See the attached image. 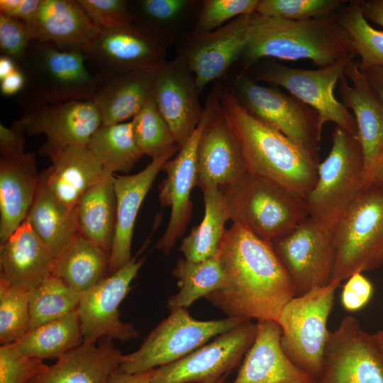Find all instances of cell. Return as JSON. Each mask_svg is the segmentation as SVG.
<instances>
[{"mask_svg": "<svg viewBox=\"0 0 383 383\" xmlns=\"http://www.w3.org/2000/svg\"><path fill=\"white\" fill-rule=\"evenodd\" d=\"M255 339L231 383H316V379L294 364L281 345L282 331L272 320L257 321Z\"/></svg>", "mask_w": 383, "mask_h": 383, "instance_id": "obj_23", "label": "cell"}, {"mask_svg": "<svg viewBox=\"0 0 383 383\" xmlns=\"http://www.w3.org/2000/svg\"><path fill=\"white\" fill-rule=\"evenodd\" d=\"M247 320L227 317L199 321L184 308L171 311L148 334L138 350L123 355L118 370L125 373L137 374L173 362Z\"/></svg>", "mask_w": 383, "mask_h": 383, "instance_id": "obj_9", "label": "cell"}, {"mask_svg": "<svg viewBox=\"0 0 383 383\" xmlns=\"http://www.w3.org/2000/svg\"><path fill=\"white\" fill-rule=\"evenodd\" d=\"M87 147L99 160L105 172L128 173L144 155L132 131L131 121L101 126Z\"/></svg>", "mask_w": 383, "mask_h": 383, "instance_id": "obj_37", "label": "cell"}, {"mask_svg": "<svg viewBox=\"0 0 383 383\" xmlns=\"http://www.w3.org/2000/svg\"><path fill=\"white\" fill-rule=\"evenodd\" d=\"M26 23L33 40L83 53L101 30L77 0H41L35 15Z\"/></svg>", "mask_w": 383, "mask_h": 383, "instance_id": "obj_25", "label": "cell"}, {"mask_svg": "<svg viewBox=\"0 0 383 383\" xmlns=\"http://www.w3.org/2000/svg\"><path fill=\"white\" fill-rule=\"evenodd\" d=\"M260 0H206L201 2L192 35L215 30L232 20L256 12Z\"/></svg>", "mask_w": 383, "mask_h": 383, "instance_id": "obj_44", "label": "cell"}, {"mask_svg": "<svg viewBox=\"0 0 383 383\" xmlns=\"http://www.w3.org/2000/svg\"><path fill=\"white\" fill-rule=\"evenodd\" d=\"M250 16H239L207 33L192 34L184 43L178 56L194 74L200 93L240 59L249 35Z\"/></svg>", "mask_w": 383, "mask_h": 383, "instance_id": "obj_20", "label": "cell"}, {"mask_svg": "<svg viewBox=\"0 0 383 383\" xmlns=\"http://www.w3.org/2000/svg\"><path fill=\"white\" fill-rule=\"evenodd\" d=\"M219 93L218 87L212 89L196 128L177 155L163 165L162 170L166 172V177L160 184L159 199L163 208H171V212L167 226L157 242L156 247L165 255L170 252L184 233L191 220L192 202L190 195L197 182L198 145Z\"/></svg>", "mask_w": 383, "mask_h": 383, "instance_id": "obj_15", "label": "cell"}, {"mask_svg": "<svg viewBox=\"0 0 383 383\" xmlns=\"http://www.w3.org/2000/svg\"><path fill=\"white\" fill-rule=\"evenodd\" d=\"M18 64L11 58L1 55L0 57V80L13 72L18 68Z\"/></svg>", "mask_w": 383, "mask_h": 383, "instance_id": "obj_55", "label": "cell"}, {"mask_svg": "<svg viewBox=\"0 0 383 383\" xmlns=\"http://www.w3.org/2000/svg\"><path fill=\"white\" fill-rule=\"evenodd\" d=\"M221 188L230 220L269 243L309 217L304 199L248 173L238 183Z\"/></svg>", "mask_w": 383, "mask_h": 383, "instance_id": "obj_7", "label": "cell"}, {"mask_svg": "<svg viewBox=\"0 0 383 383\" xmlns=\"http://www.w3.org/2000/svg\"><path fill=\"white\" fill-rule=\"evenodd\" d=\"M41 0H0V14L28 22L35 15Z\"/></svg>", "mask_w": 383, "mask_h": 383, "instance_id": "obj_50", "label": "cell"}, {"mask_svg": "<svg viewBox=\"0 0 383 383\" xmlns=\"http://www.w3.org/2000/svg\"><path fill=\"white\" fill-rule=\"evenodd\" d=\"M377 341L383 350V330L375 333Z\"/></svg>", "mask_w": 383, "mask_h": 383, "instance_id": "obj_57", "label": "cell"}, {"mask_svg": "<svg viewBox=\"0 0 383 383\" xmlns=\"http://www.w3.org/2000/svg\"><path fill=\"white\" fill-rule=\"evenodd\" d=\"M123 355L110 338L99 344L84 341L28 383H109Z\"/></svg>", "mask_w": 383, "mask_h": 383, "instance_id": "obj_27", "label": "cell"}, {"mask_svg": "<svg viewBox=\"0 0 383 383\" xmlns=\"http://www.w3.org/2000/svg\"><path fill=\"white\" fill-rule=\"evenodd\" d=\"M26 218L55 257L79 235L75 209L68 208L53 194L43 172Z\"/></svg>", "mask_w": 383, "mask_h": 383, "instance_id": "obj_31", "label": "cell"}, {"mask_svg": "<svg viewBox=\"0 0 383 383\" xmlns=\"http://www.w3.org/2000/svg\"><path fill=\"white\" fill-rule=\"evenodd\" d=\"M153 370L137 374L125 373L117 370L110 377L109 383H151Z\"/></svg>", "mask_w": 383, "mask_h": 383, "instance_id": "obj_54", "label": "cell"}, {"mask_svg": "<svg viewBox=\"0 0 383 383\" xmlns=\"http://www.w3.org/2000/svg\"><path fill=\"white\" fill-rule=\"evenodd\" d=\"M337 85L341 102L352 110L357 123L367 184L372 182L376 162L383 147V106L372 94L357 60L348 63Z\"/></svg>", "mask_w": 383, "mask_h": 383, "instance_id": "obj_22", "label": "cell"}, {"mask_svg": "<svg viewBox=\"0 0 383 383\" xmlns=\"http://www.w3.org/2000/svg\"><path fill=\"white\" fill-rule=\"evenodd\" d=\"M55 257L27 218L0 245V281L26 291L52 274Z\"/></svg>", "mask_w": 383, "mask_h": 383, "instance_id": "obj_26", "label": "cell"}, {"mask_svg": "<svg viewBox=\"0 0 383 383\" xmlns=\"http://www.w3.org/2000/svg\"><path fill=\"white\" fill-rule=\"evenodd\" d=\"M316 383H383V350L375 333L355 317H344L329 331Z\"/></svg>", "mask_w": 383, "mask_h": 383, "instance_id": "obj_13", "label": "cell"}, {"mask_svg": "<svg viewBox=\"0 0 383 383\" xmlns=\"http://www.w3.org/2000/svg\"><path fill=\"white\" fill-rule=\"evenodd\" d=\"M26 131L20 118L10 127L0 123V157H11L24 152Z\"/></svg>", "mask_w": 383, "mask_h": 383, "instance_id": "obj_49", "label": "cell"}, {"mask_svg": "<svg viewBox=\"0 0 383 383\" xmlns=\"http://www.w3.org/2000/svg\"><path fill=\"white\" fill-rule=\"evenodd\" d=\"M28 292L0 281V343L18 341L29 330Z\"/></svg>", "mask_w": 383, "mask_h": 383, "instance_id": "obj_42", "label": "cell"}, {"mask_svg": "<svg viewBox=\"0 0 383 383\" xmlns=\"http://www.w3.org/2000/svg\"><path fill=\"white\" fill-rule=\"evenodd\" d=\"M333 236L335 264L333 280L383 265V184L370 182L348 206Z\"/></svg>", "mask_w": 383, "mask_h": 383, "instance_id": "obj_5", "label": "cell"}, {"mask_svg": "<svg viewBox=\"0 0 383 383\" xmlns=\"http://www.w3.org/2000/svg\"><path fill=\"white\" fill-rule=\"evenodd\" d=\"M137 256L81 295L77 313L84 342L96 343L103 338L124 342L139 336L133 324L121 320L118 309L144 262Z\"/></svg>", "mask_w": 383, "mask_h": 383, "instance_id": "obj_16", "label": "cell"}, {"mask_svg": "<svg viewBox=\"0 0 383 383\" xmlns=\"http://www.w3.org/2000/svg\"><path fill=\"white\" fill-rule=\"evenodd\" d=\"M346 280L341 292V304L348 311H357L370 301L373 286L362 272L353 273Z\"/></svg>", "mask_w": 383, "mask_h": 383, "instance_id": "obj_48", "label": "cell"}, {"mask_svg": "<svg viewBox=\"0 0 383 383\" xmlns=\"http://www.w3.org/2000/svg\"><path fill=\"white\" fill-rule=\"evenodd\" d=\"M357 55L343 56L333 64L316 70H304L287 67L275 61H269L260 67L257 79L287 89L318 114L319 128L333 122L336 126L357 137V127L353 113L334 96V88L344 74L349 62Z\"/></svg>", "mask_w": 383, "mask_h": 383, "instance_id": "obj_10", "label": "cell"}, {"mask_svg": "<svg viewBox=\"0 0 383 383\" xmlns=\"http://www.w3.org/2000/svg\"><path fill=\"white\" fill-rule=\"evenodd\" d=\"M345 4L335 13L336 18L349 37L362 71L383 67V32L372 28L365 18L358 0Z\"/></svg>", "mask_w": 383, "mask_h": 383, "instance_id": "obj_39", "label": "cell"}, {"mask_svg": "<svg viewBox=\"0 0 383 383\" xmlns=\"http://www.w3.org/2000/svg\"><path fill=\"white\" fill-rule=\"evenodd\" d=\"M216 255L225 281L205 299L227 317L277 322L282 308L296 296V292L271 244L233 223Z\"/></svg>", "mask_w": 383, "mask_h": 383, "instance_id": "obj_1", "label": "cell"}, {"mask_svg": "<svg viewBox=\"0 0 383 383\" xmlns=\"http://www.w3.org/2000/svg\"><path fill=\"white\" fill-rule=\"evenodd\" d=\"M20 120L26 135H45L39 152L50 159L68 147L87 146L102 124L100 113L90 100L38 106L23 111Z\"/></svg>", "mask_w": 383, "mask_h": 383, "instance_id": "obj_17", "label": "cell"}, {"mask_svg": "<svg viewBox=\"0 0 383 383\" xmlns=\"http://www.w3.org/2000/svg\"><path fill=\"white\" fill-rule=\"evenodd\" d=\"M48 366L43 360L23 354L16 343L0 347V383H28Z\"/></svg>", "mask_w": 383, "mask_h": 383, "instance_id": "obj_45", "label": "cell"}, {"mask_svg": "<svg viewBox=\"0 0 383 383\" xmlns=\"http://www.w3.org/2000/svg\"><path fill=\"white\" fill-rule=\"evenodd\" d=\"M176 152H170L152 159L148 166L136 174H114L116 216L110 251V274L123 267L133 258L132 238L141 204L165 163Z\"/></svg>", "mask_w": 383, "mask_h": 383, "instance_id": "obj_24", "label": "cell"}, {"mask_svg": "<svg viewBox=\"0 0 383 383\" xmlns=\"http://www.w3.org/2000/svg\"><path fill=\"white\" fill-rule=\"evenodd\" d=\"M257 323L247 320L184 357L153 370L151 383H214L237 368L252 345Z\"/></svg>", "mask_w": 383, "mask_h": 383, "instance_id": "obj_14", "label": "cell"}, {"mask_svg": "<svg viewBox=\"0 0 383 383\" xmlns=\"http://www.w3.org/2000/svg\"><path fill=\"white\" fill-rule=\"evenodd\" d=\"M345 3L342 0H260L255 13L302 21L333 16Z\"/></svg>", "mask_w": 383, "mask_h": 383, "instance_id": "obj_43", "label": "cell"}, {"mask_svg": "<svg viewBox=\"0 0 383 383\" xmlns=\"http://www.w3.org/2000/svg\"><path fill=\"white\" fill-rule=\"evenodd\" d=\"M356 54L335 14L294 21L250 16L248 41L240 60L248 70L261 60H309L318 68L329 66L343 56Z\"/></svg>", "mask_w": 383, "mask_h": 383, "instance_id": "obj_3", "label": "cell"}, {"mask_svg": "<svg viewBox=\"0 0 383 383\" xmlns=\"http://www.w3.org/2000/svg\"><path fill=\"white\" fill-rule=\"evenodd\" d=\"M168 43L133 23L102 29L84 52L105 77L123 72L157 70L165 61Z\"/></svg>", "mask_w": 383, "mask_h": 383, "instance_id": "obj_18", "label": "cell"}, {"mask_svg": "<svg viewBox=\"0 0 383 383\" xmlns=\"http://www.w3.org/2000/svg\"><path fill=\"white\" fill-rule=\"evenodd\" d=\"M196 171V186L202 190L232 186L248 174L238 140L220 105L219 96L199 140Z\"/></svg>", "mask_w": 383, "mask_h": 383, "instance_id": "obj_21", "label": "cell"}, {"mask_svg": "<svg viewBox=\"0 0 383 383\" xmlns=\"http://www.w3.org/2000/svg\"><path fill=\"white\" fill-rule=\"evenodd\" d=\"M32 40L26 22L0 14L1 55L11 58L19 65Z\"/></svg>", "mask_w": 383, "mask_h": 383, "instance_id": "obj_47", "label": "cell"}, {"mask_svg": "<svg viewBox=\"0 0 383 383\" xmlns=\"http://www.w3.org/2000/svg\"><path fill=\"white\" fill-rule=\"evenodd\" d=\"M32 152L0 157V241L5 242L26 218L40 180Z\"/></svg>", "mask_w": 383, "mask_h": 383, "instance_id": "obj_28", "label": "cell"}, {"mask_svg": "<svg viewBox=\"0 0 383 383\" xmlns=\"http://www.w3.org/2000/svg\"><path fill=\"white\" fill-rule=\"evenodd\" d=\"M18 67L26 79L17 100L23 111L45 104L92 101L100 82L88 70L83 52L38 40L30 41Z\"/></svg>", "mask_w": 383, "mask_h": 383, "instance_id": "obj_4", "label": "cell"}, {"mask_svg": "<svg viewBox=\"0 0 383 383\" xmlns=\"http://www.w3.org/2000/svg\"><path fill=\"white\" fill-rule=\"evenodd\" d=\"M134 139L143 155L152 159L179 148L152 96L132 118Z\"/></svg>", "mask_w": 383, "mask_h": 383, "instance_id": "obj_41", "label": "cell"}, {"mask_svg": "<svg viewBox=\"0 0 383 383\" xmlns=\"http://www.w3.org/2000/svg\"><path fill=\"white\" fill-rule=\"evenodd\" d=\"M196 4L190 0L131 1L132 23L169 43L173 26L182 20Z\"/></svg>", "mask_w": 383, "mask_h": 383, "instance_id": "obj_40", "label": "cell"}, {"mask_svg": "<svg viewBox=\"0 0 383 383\" xmlns=\"http://www.w3.org/2000/svg\"><path fill=\"white\" fill-rule=\"evenodd\" d=\"M110 252L78 235L55 258L52 274L81 295L107 277Z\"/></svg>", "mask_w": 383, "mask_h": 383, "instance_id": "obj_33", "label": "cell"}, {"mask_svg": "<svg viewBox=\"0 0 383 383\" xmlns=\"http://www.w3.org/2000/svg\"><path fill=\"white\" fill-rule=\"evenodd\" d=\"M203 191L204 216L182 241L179 247L184 258L198 262L213 256L230 220L224 193L221 187L206 188Z\"/></svg>", "mask_w": 383, "mask_h": 383, "instance_id": "obj_34", "label": "cell"}, {"mask_svg": "<svg viewBox=\"0 0 383 383\" xmlns=\"http://www.w3.org/2000/svg\"><path fill=\"white\" fill-rule=\"evenodd\" d=\"M365 184L364 156L358 138L335 126L331 150L319 163L316 182L304 199L309 216L333 232Z\"/></svg>", "mask_w": 383, "mask_h": 383, "instance_id": "obj_6", "label": "cell"}, {"mask_svg": "<svg viewBox=\"0 0 383 383\" xmlns=\"http://www.w3.org/2000/svg\"><path fill=\"white\" fill-rule=\"evenodd\" d=\"M83 342L75 311L29 330L16 344L23 354L44 360H57Z\"/></svg>", "mask_w": 383, "mask_h": 383, "instance_id": "obj_35", "label": "cell"}, {"mask_svg": "<svg viewBox=\"0 0 383 383\" xmlns=\"http://www.w3.org/2000/svg\"><path fill=\"white\" fill-rule=\"evenodd\" d=\"M25 83L24 74L18 67L13 72L0 80L1 93L6 96L19 94L23 90Z\"/></svg>", "mask_w": 383, "mask_h": 383, "instance_id": "obj_51", "label": "cell"}, {"mask_svg": "<svg viewBox=\"0 0 383 383\" xmlns=\"http://www.w3.org/2000/svg\"><path fill=\"white\" fill-rule=\"evenodd\" d=\"M226 379V377H223V378H221V379L218 380L217 382H216L214 383H224Z\"/></svg>", "mask_w": 383, "mask_h": 383, "instance_id": "obj_58", "label": "cell"}, {"mask_svg": "<svg viewBox=\"0 0 383 383\" xmlns=\"http://www.w3.org/2000/svg\"><path fill=\"white\" fill-rule=\"evenodd\" d=\"M372 182L383 184V147L376 162Z\"/></svg>", "mask_w": 383, "mask_h": 383, "instance_id": "obj_56", "label": "cell"}, {"mask_svg": "<svg viewBox=\"0 0 383 383\" xmlns=\"http://www.w3.org/2000/svg\"><path fill=\"white\" fill-rule=\"evenodd\" d=\"M113 177L105 172L101 180L82 195L75 208L79 235L109 252L116 216Z\"/></svg>", "mask_w": 383, "mask_h": 383, "instance_id": "obj_32", "label": "cell"}, {"mask_svg": "<svg viewBox=\"0 0 383 383\" xmlns=\"http://www.w3.org/2000/svg\"><path fill=\"white\" fill-rule=\"evenodd\" d=\"M231 91L252 115L318 157L322 131L313 109L279 89L257 84L245 72L236 77Z\"/></svg>", "mask_w": 383, "mask_h": 383, "instance_id": "obj_11", "label": "cell"}, {"mask_svg": "<svg viewBox=\"0 0 383 383\" xmlns=\"http://www.w3.org/2000/svg\"><path fill=\"white\" fill-rule=\"evenodd\" d=\"M219 102L248 174L305 199L318 177V157L247 111L221 88Z\"/></svg>", "mask_w": 383, "mask_h": 383, "instance_id": "obj_2", "label": "cell"}, {"mask_svg": "<svg viewBox=\"0 0 383 383\" xmlns=\"http://www.w3.org/2000/svg\"><path fill=\"white\" fill-rule=\"evenodd\" d=\"M341 282L296 296L282 308L278 318L282 348L290 360L316 379L321 374L329 331L327 321Z\"/></svg>", "mask_w": 383, "mask_h": 383, "instance_id": "obj_8", "label": "cell"}, {"mask_svg": "<svg viewBox=\"0 0 383 383\" xmlns=\"http://www.w3.org/2000/svg\"><path fill=\"white\" fill-rule=\"evenodd\" d=\"M358 3L367 21L383 27V0H358Z\"/></svg>", "mask_w": 383, "mask_h": 383, "instance_id": "obj_52", "label": "cell"}, {"mask_svg": "<svg viewBox=\"0 0 383 383\" xmlns=\"http://www.w3.org/2000/svg\"><path fill=\"white\" fill-rule=\"evenodd\" d=\"M157 70H137L99 76L100 82L92 101L100 113L102 124H116L133 118L152 96Z\"/></svg>", "mask_w": 383, "mask_h": 383, "instance_id": "obj_29", "label": "cell"}, {"mask_svg": "<svg viewBox=\"0 0 383 383\" xmlns=\"http://www.w3.org/2000/svg\"><path fill=\"white\" fill-rule=\"evenodd\" d=\"M101 30L132 23L131 1L126 0H77Z\"/></svg>", "mask_w": 383, "mask_h": 383, "instance_id": "obj_46", "label": "cell"}, {"mask_svg": "<svg viewBox=\"0 0 383 383\" xmlns=\"http://www.w3.org/2000/svg\"><path fill=\"white\" fill-rule=\"evenodd\" d=\"M43 171L53 194L70 209H75L82 195L99 182L105 171L87 146H70L52 157Z\"/></svg>", "mask_w": 383, "mask_h": 383, "instance_id": "obj_30", "label": "cell"}, {"mask_svg": "<svg viewBox=\"0 0 383 383\" xmlns=\"http://www.w3.org/2000/svg\"><path fill=\"white\" fill-rule=\"evenodd\" d=\"M270 244L293 283L296 296L332 281L335 264L333 232L309 216Z\"/></svg>", "mask_w": 383, "mask_h": 383, "instance_id": "obj_12", "label": "cell"}, {"mask_svg": "<svg viewBox=\"0 0 383 383\" xmlns=\"http://www.w3.org/2000/svg\"><path fill=\"white\" fill-rule=\"evenodd\" d=\"M80 297L62 279L50 275L28 291L29 330L77 311Z\"/></svg>", "mask_w": 383, "mask_h": 383, "instance_id": "obj_38", "label": "cell"}, {"mask_svg": "<svg viewBox=\"0 0 383 383\" xmlns=\"http://www.w3.org/2000/svg\"><path fill=\"white\" fill-rule=\"evenodd\" d=\"M194 74L179 56L156 71L152 97L182 148L199 125L203 113Z\"/></svg>", "mask_w": 383, "mask_h": 383, "instance_id": "obj_19", "label": "cell"}, {"mask_svg": "<svg viewBox=\"0 0 383 383\" xmlns=\"http://www.w3.org/2000/svg\"><path fill=\"white\" fill-rule=\"evenodd\" d=\"M363 72L372 94L383 106V67H373Z\"/></svg>", "mask_w": 383, "mask_h": 383, "instance_id": "obj_53", "label": "cell"}, {"mask_svg": "<svg viewBox=\"0 0 383 383\" xmlns=\"http://www.w3.org/2000/svg\"><path fill=\"white\" fill-rule=\"evenodd\" d=\"M172 274L178 279L180 289L167 300V307L170 311L187 309L201 297L220 289L225 281L222 265L216 254L198 262L179 258Z\"/></svg>", "mask_w": 383, "mask_h": 383, "instance_id": "obj_36", "label": "cell"}]
</instances>
